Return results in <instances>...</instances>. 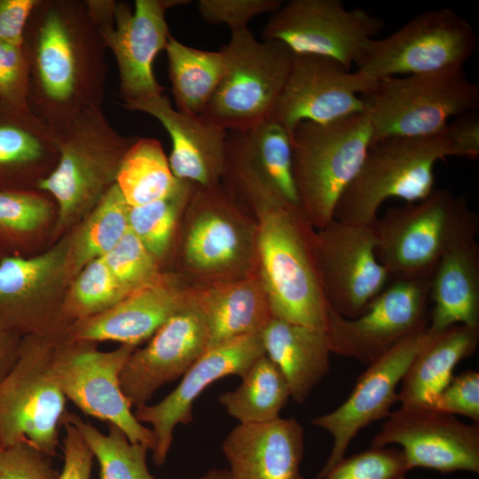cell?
Listing matches in <instances>:
<instances>
[{
	"label": "cell",
	"mask_w": 479,
	"mask_h": 479,
	"mask_svg": "<svg viewBox=\"0 0 479 479\" xmlns=\"http://www.w3.org/2000/svg\"><path fill=\"white\" fill-rule=\"evenodd\" d=\"M29 110L57 133L105 100L106 46L82 0H38L26 26Z\"/></svg>",
	"instance_id": "cell-1"
},
{
	"label": "cell",
	"mask_w": 479,
	"mask_h": 479,
	"mask_svg": "<svg viewBox=\"0 0 479 479\" xmlns=\"http://www.w3.org/2000/svg\"><path fill=\"white\" fill-rule=\"evenodd\" d=\"M257 223V274L273 318L325 330L327 302L318 274L316 229L296 205L263 207Z\"/></svg>",
	"instance_id": "cell-2"
},
{
	"label": "cell",
	"mask_w": 479,
	"mask_h": 479,
	"mask_svg": "<svg viewBox=\"0 0 479 479\" xmlns=\"http://www.w3.org/2000/svg\"><path fill=\"white\" fill-rule=\"evenodd\" d=\"M176 240L174 273L190 286L257 274L256 220L221 184L194 185Z\"/></svg>",
	"instance_id": "cell-3"
},
{
	"label": "cell",
	"mask_w": 479,
	"mask_h": 479,
	"mask_svg": "<svg viewBox=\"0 0 479 479\" xmlns=\"http://www.w3.org/2000/svg\"><path fill=\"white\" fill-rule=\"evenodd\" d=\"M365 113L332 122H300L291 136L293 177L299 208L316 230L334 219L342 193L372 145Z\"/></svg>",
	"instance_id": "cell-4"
},
{
	"label": "cell",
	"mask_w": 479,
	"mask_h": 479,
	"mask_svg": "<svg viewBox=\"0 0 479 479\" xmlns=\"http://www.w3.org/2000/svg\"><path fill=\"white\" fill-rule=\"evenodd\" d=\"M448 156L450 147L441 135L391 137L372 145L339 198L334 219L373 226L387 200L412 203L425 199L435 190L436 164Z\"/></svg>",
	"instance_id": "cell-5"
},
{
	"label": "cell",
	"mask_w": 479,
	"mask_h": 479,
	"mask_svg": "<svg viewBox=\"0 0 479 479\" xmlns=\"http://www.w3.org/2000/svg\"><path fill=\"white\" fill-rule=\"evenodd\" d=\"M362 98L373 145L391 137L441 135L451 118L478 110L479 85L464 69L389 76L377 80Z\"/></svg>",
	"instance_id": "cell-6"
},
{
	"label": "cell",
	"mask_w": 479,
	"mask_h": 479,
	"mask_svg": "<svg viewBox=\"0 0 479 479\" xmlns=\"http://www.w3.org/2000/svg\"><path fill=\"white\" fill-rule=\"evenodd\" d=\"M58 135V163L37 190L55 199L58 225L63 227L90 213L115 183L121 161L137 137L116 131L102 108L79 116Z\"/></svg>",
	"instance_id": "cell-7"
},
{
	"label": "cell",
	"mask_w": 479,
	"mask_h": 479,
	"mask_svg": "<svg viewBox=\"0 0 479 479\" xmlns=\"http://www.w3.org/2000/svg\"><path fill=\"white\" fill-rule=\"evenodd\" d=\"M60 339L40 334L23 336L15 364L0 381L3 448L27 444L49 457L56 455L59 427L67 412V398L53 369Z\"/></svg>",
	"instance_id": "cell-8"
},
{
	"label": "cell",
	"mask_w": 479,
	"mask_h": 479,
	"mask_svg": "<svg viewBox=\"0 0 479 479\" xmlns=\"http://www.w3.org/2000/svg\"><path fill=\"white\" fill-rule=\"evenodd\" d=\"M478 218L465 197L449 189L389 208L373 225L379 262L391 277L430 279L453 238Z\"/></svg>",
	"instance_id": "cell-9"
},
{
	"label": "cell",
	"mask_w": 479,
	"mask_h": 479,
	"mask_svg": "<svg viewBox=\"0 0 479 479\" xmlns=\"http://www.w3.org/2000/svg\"><path fill=\"white\" fill-rule=\"evenodd\" d=\"M221 51L223 76L200 116L226 131L270 120L293 53L279 42L258 41L248 28L232 31L230 42Z\"/></svg>",
	"instance_id": "cell-10"
},
{
	"label": "cell",
	"mask_w": 479,
	"mask_h": 479,
	"mask_svg": "<svg viewBox=\"0 0 479 479\" xmlns=\"http://www.w3.org/2000/svg\"><path fill=\"white\" fill-rule=\"evenodd\" d=\"M474 27L449 8L425 11L381 39L368 40L354 60L357 71L379 80L463 69L475 54Z\"/></svg>",
	"instance_id": "cell-11"
},
{
	"label": "cell",
	"mask_w": 479,
	"mask_h": 479,
	"mask_svg": "<svg viewBox=\"0 0 479 479\" xmlns=\"http://www.w3.org/2000/svg\"><path fill=\"white\" fill-rule=\"evenodd\" d=\"M137 348L122 344L100 351L95 342L64 337L58 342L53 369L66 398L83 413L117 426L130 442L153 452L156 436L135 418L120 383V374Z\"/></svg>",
	"instance_id": "cell-12"
},
{
	"label": "cell",
	"mask_w": 479,
	"mask_h": 479,
	"mask_svg": "<svg viewBox=\"0 0 479 479\" xmlns=\"http://www.w3.org/2000/svg\"><path fill=\"white\" fill-rule=\"evenodd\" d=\"M106 49L115 58L123 106L161 95L153 65L165 50L170 33L167 11L191 3L187 0H136L134 11L123 2L87 0Z\"/></svg>",
	"instance_id": "cell-13"
},
{
	"label": "cell",
	"mask_w": 479,
	"mask_h": 479,
	"mask_svg": "<svg viewBox=\"0 0 479 479\" xmlns=\"http://www.w3.org/2000/svg\"><path fill=\"white\" fill-rule=\"evenodd\" d=\"M429 289L430 279L395 278L356 318L328 305L325 333L331 352L368 365L428 328Z\"/></svg>",
	"instance_id": "cell-14"
},
{
	"label": "cell",
	"mask_w": 479,
	"mask_h": 479,
	"mask_svg": "<svg viewBox=\"0 0 479 479\" xmlns=\"http://www.w3.org/2000/svg\"><path fill=\"white\" fill-rule=\"evenodd\" d=\"M385 26L381 17L361 8L348 10L341 0H290L271 14L263 38L293 54L331 58L350 69L364 44Z\"/></svg>",
	"instance_id": "cell-15"
},
{
	"label": "cell",
	"mask_w": 479,
	"mask_h": 479,
	"mask_svg": "<svg viewBox=\"0 0 479 479\" xmlns=\"http://www.w3.org/2000/svg\"><path fill=\"white\" fill-rule=\"evenodd\" d=\"M221 185L252 215L274 204L299 207L287 131L271 120L226 131Z\"/></svg>",
	"instance_id": "cell-16"
},
{
	"label": "cell",
	"mask_w": 479,
	"mask_h": 479,
	"mask_svg": "<svg viewBox=\"0 0 479 479\" xmlns=\"http://www.w3.org/2000/svg\"><path fill=\"white\" fill-rule=\"evenodd\" d=\"M373 226L333 219L316 230V259L328 305L340 316L356 318L391 278L379 262Z\"/></svg>",
	"instance_id": "cell-17"
},
{
	"label": "cell",
	"mask_w": 479,
	"mask_h": 479,
	"mask_svg": "<svg viewBox=\"0 0 479 479\" xmlns=\"http://www.w3.org/2000/svg\"><path fill=\"white\" fill-rule=\"evenodd\" d=\"M377 80L351 72L336 59L293 54L290 71L270 120L281 125L290 138L302 122L324 123L365 113L362 98Z\"/></svg>",
	"instance_id": "cell-18"
},
{
	"label": "cell",
	"mask_w": 479,
	"mask_h": 479,
	"mask_svg": "<svg viewBox=\"0 0 479 479\" xmlns=\"http://www.w3.org/2000/svg\"><path fill=\"white\" fill-rule=\"evenodd\" d=\"M399 445L409 470L479 473V424L428 405H401L387 418L370 447Z\"/></svg>",
	"instance_id": "cell-19"
},
{
	"label": "cell",
	"mask_w": 479,
	"mask_h": 479,
	"mask_svg": "<svg viewBox=\"0 0 479 479\" xmlns=\"http://www.w3.org/2000/svg\"><path fill=\"white\" fill-rule=\"evenodd\" d=\"M67 238L42 255L0 258V322L25 336L64 337L72 324L63 314V302L48 290L66 273Z\"/></svg>",
	"instance_id": "cell-20"
},
{
	"label": "cell",
	"mask_w": 479,
	"mask_h": 479,
	"mask_svg": "<svg viewBox=\"0 0 479 479\" xmlns=\"http://www.w3.org/2000/svg\"><path fill=\"white\" fill-rule=\"evenodd\" d=\"M428 333V326L368 365L349 397L340 406L311 420L313 426L327 431L333 440L330 454L315 479H322L345 457L351 441L361 429L390 415L391 407L398 402L397 386Z\"/></svg>",
	"instance_id": "cell-21"
},
{
	"label": "cell",
	"mask_w": 479,
	"mask_h": 479,
	"mask_svg": "<svg viewBox=\"0 0 479 479\" xmlns=\"http://www.w3.org/2000/svg\"><path fill=\"white\" fill-rule=\"evenodd\" d=\"M208 342L206 318L190 289L188 303L127 360L120 383L130 405L146 404L159 388L184 375L207 351Z\"/></svg>",
	"instance_id": "cell-22"
},
{
	"label": "cell",
	"mask_w": 479,
	"mask_h": 479,
	"mask_svg": "<svg viewBox=\"0 0 479 479\" xmlns=\"http://www.w3.org/2000/svg\"><path fill=\"white\" fill-rule=\"evenodd\" d=\"M262 333V332H261ZM261 333L247 334L207 350L183 375L177 388L155 404H140L133 412L140 423L152 425L157 438L153 461L162 465L173 441L177 424L192 421V404L216 381L229 375L241 376L264 355Z\"/></svg>",
	"instance_id": "cell-23"
},
{
	"label": "cell",
	"mask_w": 479,
	"mask_h": 479,
	"mask_svg": "<svg viewBox=\"0 0 479 479\" xmlns=\"http://www.w3.org/2000/svg\"><path fill=\"white\" fill-rule=\"evenodd\" d=\"M190 300V285L174 272H162L110 309L74 321L65 338L70 341H114L137 346L151 338Z\"/></svg>",
	"instance_id": "cell-24"
},
{
	"label": "cell",
	"mask_w": 479,
	"mask_h": 479,
	"mask_svg": "<svg viewBox=\"0 0 479 479\" xmlns=\"http://www.w3.org/2000/svg\"><path fill=\"white\" fill-rule=\"evenodd\" d=\"M232 479H304V430L294 417L239 424L222 444Z\"/></svg>",
	"instance_id": "cell-25"
},
{
	"label": "cell",
	"mask_w": 479,
	"mask_h": 479,
	"mask_svg": "<svg viewBox=\"0 0 479 479\" xmlns=\"http://www.w3.org/2000/svg\"><path fill=\"white\" fill-rule=\"evenodd\" d=\"M124 107L154 117L166 129L172 142L169 162L177 179L201 187L221 184L226 130L174 109L163 94Z\"/></svg>",
	"instance_id": "cell-26"
},
{
	"label": "cell",
	"mask_w": 479,
	"mask_h": 479,
	"mask_svg": "<svg viewBox=\"0 0 479 479\" xmlns=\"http://www.w3.org/2000/svg\"><path fill=\"white\" fill-rule=\"evenodd\" d=\"M479 219L466 225L451 241L430 279L428 329L454 325L479 328Z\"/></svg>",
	"instance_id": "cell-27"
},
{
	"label": "cell",
	"mask_w": 479,
	"mask_h": 479,
	"mask_svg": "<svg viewBox=\"0 0 479 479\" xmlns=\"http://www.w3.org/2000/svg\"><path fill=\"white\" fill-rule=\"evenodd\" d=\"M59 135L30 110L0 103V190H37L56 167Z\"/></svg>",
	"instance_id": "cell-28"
},
{
	"label": "cell",
	"mask_w": 479,
	"mask_h": 479,
	"mask_svg": "<svg viewBox=\"0 0 479 479\" xmlns=\"http://www.w3.org/2000/svg\"><path fill=\"white\" fill-rule=\"evenodd\" d=\"M206 318L208 349L261 333L273 318L258 274L218 283L190 286Z\"/></svg>",
	"instance_id": "cell-29"
},
{
	"label": "cell",
	"mask_w": 479,
	"mask_h": 479,
	"mask_svg": "<svg viewBox=\"0 0 479 479\" xmlns=\"http://www.w3.org/2000/svg\"><path fill=\"white\" fill-rule=\"evenodd\" d=\"M261 335L265 355L284 374L291 398L303 404L330 370L325 330L272 318Z\"/></svg>",
	"instance_id": "cell-30"
},
{
	"label": "cell",
	"mask_w": 479,
	"mask_h": 479,
	"mask_svg": "<svg viewBox=\"0 0 479 479\" xmlns=\"http://www.w3.org/2000/svg\"><path fill=\"white\" fill-rule=\"evenodd\" d=\"M478 343L479 328L454 325L437 332L428 329L401 381V405H430L453 377L457 365L472 356Z\"/></svg>",
	"instance_id": "cell-31"
},
{
	"label": "cell",
	"mask_w": 479,
	"mask_h": 479,
	"mask_svg": "<svg viewBox=\"0 0 479 479\" xmlns=\"http://www.w3.org/2000/svg\"><path fill=\"white\" fill-rule=\"evenodd\" d=\"M165 51L171 91L177 110L200 116L223 76L224 58L222 51L195 49L180 43L172 35Z\"/></svg>",
	"instance_id": "cell-32"
},
{
	"label": "cell",
	"mask_w": 479,
	"mask_h": 479,
	"mask_svg": "<svg viewBox=\"0 0 479 479\" xmlns=\"http://www.w3.org/2000/svg\"><path fill=\"white\" fill-rule=\"evenodd\" d=\"M240 378L238 388L219 397L228 414L240 424L266 423L280 418L291 394L278 365L264 354Z\"/></svg>",
	"instance_id": "cell-33"
},
{
	"label": "cell",
	"mask_w": 479,
	"mask_h": 479,
	"mask_svg": "<svg viewBox=\"0 0 479 479\" xmlns=\"http://www.w3.org/2000/svg\"><path fill=\"white\" fill-rule=\"evenodd\" d=\"M177 181L161 142L137 137L121 161L114 184L129 206L136 207L165 197Z\"/></svg>",
	"instance_id": "cell-34"
},
{
	"label": "cell",
	"mask_w": 479,
	"mask_h": 479,
	"mask_svg": "<svg viewBox=\"0 0 479 479\" xmlns=\"http://www.w3.org/2000/svg\"><path fill=\"white\" fill-rule=\"evenodd\" d=\"M130 206L115 184L90 211L73 239L66 273L75 277L90 262L106 255L126 233Z\"/></svg>",
	"instance_id": "cell-35"
},
{
	"label": "cell",
	"mask_w": 479,
	"mask_h": 479,
	"mask_svg": "<svg viewBox=\"0 0 479 479\" xmlns=\"http://www.w3.org/2000/svg\"><path fill=\"white\" fill-rule=\"evenodd\" d=\"M193 189V184L177 179L165 197L145 205L130 206L129 229L160 263L174 245Z\"/></svg>",
	"instance_id": "cell-36"
},
{
	"label": "cell",
	"mask_w": 479,
	"mask_h": 479,
	"mask_svg": "<svg viewBox=\"0 0 479 479\" xmlns=\"http://www.w3.org/2000/svg\"><path fill=\"white\" fill-rule=\"evenodd\" d=\"M75 425L99 465L100 479H155L146 464L147 447L132 443L123 431L108 423L103 434L90 422L67 411L63 419Z\"/></svg>",
	"instance_id": "cell-37"
},
{
	"label": "cell",
	"mask_w": 479,
	"mask_h": 479,
	"mask_svg": "<svg viewBox=\"0 0 479 479\" xmlns=\"http://www.w3.org/2000/svg\"><path fill=\"white\" fill-rule=\"evenodd\" d=\"M51 208L38 190H0V257L16 256L27 238L49 219Z\"/></svg>",
	"instance_id": "cell-38"
},
{
	"label": "cell",
	"mask_w": 479,
	"mask_h": 479,
	"mask_svg": "<svg viewBox=\"0 0 479 479\" xmlns=\"http://www.w3.org/2000/svg\"><path fill=\"white\" fill-rule=\"evenodd\" d=\"M128 294L100 257L86 264L75 277L64 297L62 311L73 323L110 309Z\"/></svg>",
	"instance_id": "cell-39"
},
{
	"label": "cell",
	"mask_w": 479,
	"mask_h": 479,
	"mask_svg": "<svg viewBox=\"0 0 479 479\" xmlns=\"http://www.w3.org/2000/svg\"><path fill=\"white\" fill-rule=\"evenodd\" d=\"M103 259L116 280L129 294L153 282L163 272L161 263L129 228Z\"/></svg>",
	"instance_id": "cell-40"
},
{
	"label": "cell",
	"mask_w": 479,
	"mask_h": 479,
	"mask_svg": "<svg viewBox=\"0 0 479 479\" xmlns=\"http://www.w3.org/2000/svg\"><path fill=\"white\" fill-rule=\"evenodd\" d=\"M409 471L401 449L370 447L343 457L322 479H406Z\"/></svg>",
	"instance_id": "cell-41"
},
{
	"label": "cell",
	"mask_w": 479,
	"mask_h": 479,
	"mask_svg": "<svg viewBox=\"0 0 479 479\" xmlns=\"http://www.w3.org/2000/svg\"><path fill=\"white\" fill-rule=\"evenodd\" d=\"M29 67L23 45L0 42V103L29 110Z\"/></svg>",
	"instance_id": "cell-42"
},
{
	"label": "cell",
	"mask_w": 479,
	"mask_h": 479,
	"mask_svg": "<svg viewBox=\"0 0 479 479\" xmlns=\"http://www.w3.org/2000/svg\"><path fill=\"white\" fill-rule=\"evenodd\" d=\"M281 0H200L198 11L204 20L213 25L225 24L232 31L247 28L255 16L278 11Z\"/></svg>",
	"instance_id": "cell-43"
},
{
	"label": "cell",
	"mask_w": 479,
	"mask_h": 479,
	"mask_svg": "<svg viewBox=\"0 0 479 479\" xmlns=\"http://www.w3.org/2000/svg\"><path fill=\"white\" fill-rule=\"evenodd\" d=\"M51 457L27 444L0 450V479H58Z\"/></svg>",
	"instance_id": "cell-44"
},
{
	"label": "cell",
	"mask_w": 479,
	"mask_h": 479,
	"mask_svg": "<svg viewBox=\"0 0 479 479\" xmlns=\"http://www.w3.org/2000/svg\"><path fill=\"white\" fill-rule=\"evenodd\" d=\"M428 406L445 413L465 416L479 424V373L467 370L453 376Z\"/></svg>",
	"instance_id": "cell-45"
},
{
	"label": "cell",
	"mask_w": 479,
	"mask_h": 479,
	"mask_svg": "<svg viewBox=\"0 0 479 479\" xmlns=\"http://www.w3.org/2000/svg\"><path fill=\"white\" fill-rule=\"evenodd\" d=\"M64 466L58 479H90L94 455L77 428L62 420Z\"/></svg>",
	"instance_id": "cell-46"
},
{
	"label": "cell",
	"mask_w": 479,
	"mask_h": 479,
	"mask_svg": "<svg viewBox=\"0 0 479 479\" xmlns=\"http://www.w3.org/2000/svg\"><path fill=\"white\" fill-rule=\"evenodd\" d=\"M441 136L447 141L451 156L475 160L479 157V113H465L450 121Z\"/></svg>",
	"instance_id": "cell-47"
},
{
	"label": "cell",
	"mask_w": 479,
	"mask_h": 479,
	"mask_svg": "<svg viewBox=\"0 0 479 479\" xmlns=\"http://www.w3.org/2000/svg\"><path fill=\"white\" fill-rule=\"evenodd\" d=\"M38 0H0V42L23 45L29 16Z\"/></svg>",
	"instance_id": "cell-48"
},
{
	"label": "cell",
	"mask_w": 479,
	"mask_h": 479,
	"mask_svg": "<svg viewBox=\"0 0 479 479\" xmlns=\"http://www.w3.org/2000/svg\"><path fill=\"white\" fill-rule=\"evenodd\" d=\"M23 336L0 322V381L15 364Z\"/></svg>",
	"instance_id": "cell-49"
},
{
	"label": "cell",
	"mask_w": 479,
	"mask_h": 479,
	"mask_svg": "<svg viewBox=\"0 0 479 479\" xmlns=\"http://www.w3.org/2000/svg\"><path fill=\"white\" fill-rule=\"evenodd\" d=\"M198 479H232L228 469L212 468Z\"/></svg>",
	"instance_id": "cell-50"
},
{
	"label": "cell",
	"mask_w": 479,
	"mask_h": 479,
	"mask_svg": "<svg viewBox=\"0 0 479 479\" xmlns=\"http://www.w3.org/2000/svg\"><path fill=\"white\" fill-rule=\"evenodd\" d=\"M3 447L0 445V450L2 449Z\"/></svg>",
	"instance_id": "cell-51"
}]
</instances>
